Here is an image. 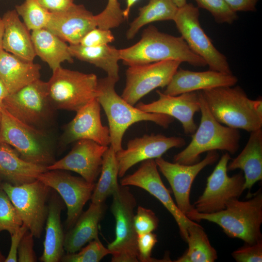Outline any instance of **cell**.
Here are the masks:
<instances>
[{"label": "cell", "mask_w": 262, "mask_h": 262, "mask_svg": "<svg viewBox=\"0 0 262 262\" xmlns=\"http://www.w3.org/2000/svg\"><path fill=\"white\" fill-rule=\"evenodd\" d=\"M211 113L229 127L248 132L262 128V100L248 98L239 86L200 91Z\"/></svg>", "instance_id": "6da1fadb"}, {"label": "cell", "mask_w": 262, "mask_h": 262, "mask_svg": "<svg viewBox=\"0 0 262 262\" xmlns=\"http://www.w3.org/2000/svg\"><path fill=\"white\" fill-rule=\"evenodd\" d=\"M119 51L120 60L129 66L167 60H178L195 66H207L181 36L161 32L153 25L143 31L138 42Z\"/></svg>", "instance_id": "7a4b0ae2"}, {"label": "cell", "mask_w": 262, "mask_h": 262, "mask_svg": "<svg viewBox=\"0 0 262 262\" xmlns=\"http://www.w3.org/2000/svg\"><path fill=\"white\" fill-rule=\"evenodd\" d=\"M117 82L108 76L98 79L96 96L107 117L110 146L115 152L122 148L124 133L133 124L140 121H151L167 128L174 121L170 116L147 113L133 107L116 92L115 87Z\"/></svg>", "instance_id": "3957f363"}, {"label": "cell", "mask_w": 262, "mask_h": 262, "mask_svg": "<svg viewBox=\"0 0 262 262\" xmlns=\"http://www.w3.org/2000/svg\"><path fill=\"white\" fill-rule=\"evenodd\" d=\"M187 217L195 222L205 220L220 226L229 237L239 238L246 244L262 240V194L259 189L254 196L246 201L238 198L229 201L226 208L212 213L193 212Z\"/></svg>", "instance_id": "277c9868"}, {"label": "cell", "mask_w": 262, "mask_h": 262, "mask_svg": "<svg viewBox=\"0 0 262 262\" xmlns=\"http://www.w3.org/2000/svg\"><path fill=\"white\" fill-rule=\"evenodd\" d=\"M198 93L201 115L199 125L191 135L189 145L174 156L175 163L192 164L199 161L200 156L204 152L220 150L234 154L239 148L241 134L239 130L217 121L209 110L200 91Z\"/></svg>", "instance_id": "5b68a950"}, {"label": "cell", "mask_w": 262, "mask_h": 262, "mask_svg": "<svg viewBox=\"0 0 262 262\" xmlns=\"http://www.w3.org/2000/svg\"><path fill=\"white\" fill-rule=\"evenodd\" d=\"M0 145L12 147L25 161L46 166L55 161L52 145L45 130L28 125L12 115L1 104Z\"/></svg>", "instance_id": "8992f818"}, {"label": "cell", "mask_w": 262, "mask_h": 262, "mask_svg": "<svg viewBox=\"0 0 262 262\" xmlns=\"http://www.w3.org/2000/svg\"><path fill=\"white\" fill-rule=\"evenodd\" d=\"M98 79L84 73L60 66L52 71L47 82L48 97L55 110L77 112L96 98Z\"/></svg>", "instance_id": "52a82bcc"}, {"label": "cell", "mask_w": 262, "mask_h": 262, "mask_svg": "<svg viewBox=\"0 0 262 262\" xmlns=\"http://www.w3.org/2000/svg\"><path fill=\"white\" fill-rule=\"evenodd\" d=\"M111 211L115 221V239L107 248L112 262H137V234L134 226L135 197L127 186L119 185L112 195Z\"/></svg>", "instance_id": "ba28073f"}, {"label": "cell", "mask_w": 262, "mask_h": 262, "mask_svg": "<svg viewBox=\"0 0 262 262\" xmlns=\"http://www.w3.org/2000/svg\"><path fill=\"white\" fill-rule=\"evenodd\" d=\"M1 105L22 122L42 130L51 121L55 110L48 97L47 82L40 79L8 95Z\"/></svg>", "instance_id": "9c48e42d"}, {"label": "cell", "mask_w": 262, "mask_h": 262, "mask_svg": "<svg viewBox=\"0 0 262 262\" xmlns=\"http://www.w3.org/2000/svg\"><path fill=\"white\" fill-rule=\"evenodd\" d=\"M1 188L16 209L23 224L36 238H39L46 221L47 202L51 188L39 180L15 185L4 182Z\"/></svg>", "instance_id": "30bf717a"}, {"label": "cell", "mask_w": 262, "mask_h": 262, "mask_svg": "<svg viewBox=\"0 0 262 262\" xmlns=\"http://www.w3.org/2000/svg\"><path fill=\"white\" fill-rule=\"evenodd\" d=\"M199 17L198 7L187 3L178 8L173 21L188 46L206 62L210 70L232 74L226 57L214 46L201 27Z\"/></svg>", "instance_id": "8fae6325"}, {"label": "cell", "mask_w": 262, "mask_h": 262, "mask_svg": "<svg viewBox=\"0 0 262 262\" xmlns=\"http://www.w3.org/2000/svg\"><path fill=\"white\" fill-rule=\"evenodd\" d=\"M231 159L229 153L224 154L207 178L204 192L193 205L197 212L212 213L222 211L229 201L239 198L245 190L242 172L231 177L228 175L227 165Z\"/></svg>", "instance_id": "7c38bea8"}, {"label": "cell", "mask_w": 262, "mask_h": 262, "mask_svg": "<svg viewBox=\"0 0 262 262\" xmlns=\"http://www.w3.org/2000/svg\"><path fill=\"white\" fill-rule=\"evenodd\" d=\"M181 63L167 60L129 66L126 72V84L121 97L134 105L155 88L166 87Z\"/></svg>", "instance_id": "4fadbf2b"}, {"label": "cell", "mask_w": 262, "mask_h": 262, "mask_svg": "<svg viewBox=\"0 0 262 262\" xmlns=\"http://www.w3.org/2000/svg\"><path fill=\"white\" fill-rule=\"evenodd\" d=\"M39 180L61 196L67 207L66 225L70 229L82 213L83 208L91 198L96 183L86 181L63 170H48L40 174Z\"/></svg>", "instance_id": "5bb4252c"}, {"label": "cell", "mask_w": 262, "mask_h": 262, "mask_svg": "<svg viewBox=\"0 0 262 262\" xmlns=\"http://www.w3.org/2000/svg\"><path fill=\"white\" fill-rule=\"evenodd\" d=\"M218 158L217 152L213 150L207 152L202 161L192 164L171 163L162 157L155 159L158 168L171 186L177 206L186 216L196 211L190 201L191 186L194 180L204 168L213 164Z\"/></svg>", "instance_id": "9a60e30c"}, {"label": "cell", "mask_w": 262, "mask_h": 262, "mask_svg": "<svg viewBox=\"0 0 262 262\" xmlns=\"http://www.w3.org/2000/svg\"><path fill=\"white\" fill-rule=\"evenodd\" d=\"M120 185L140 187L158 199L174 217L181 236L186 241L188 236L187 229L195 222L189 219L177 206L170 191L162 180L155 159L142 162L136 171L121 180Z\"/></svg>", "instance_id": "2e32d148"}, {"label": "cell", "mask_w": 262, "mask_h": 262, "mask_svg": "<svg viewBox=\"0 0 262 262\" xmlns=\"http://www.w3.org/2000/svg\"><path fill=\"white\" fill-rule=\"evenodd\" d=\"M182 137H167L161 134H145L130 140L125 149L116 152L118 176L123 177L128 170L136 164L149 159H155L172 148L185 146Z\"/></svg>", "instance_id": "e0dca14e"}, {"label": "cell", "mask_w": 262, "mask_h": 262, "mask_svg": "<svg viewBox=\"0 0 262 262\" xmlns=\"http://www.w3.org/2000/svg\"><path fill=\"white\" fill-rule=\"evenodd\" d=\"M108 147L91 140H78L66 156L47 168L73 171L86 181L95 183L101 171L103 156Z\"/></svg>", "instance_id": "ac0fdd59"}, {"label": "cell", "mask_w": 262, "mask_h": 262, "mask_svg": "<svg viewBox=\"0 0 262 262\" xmlns=\"http://www.w3.org/2000/svg\"><path fill=\"white\" fill-rule=\"evenodd\" d=\"M156 92L157 100L149 103L139 102L136 107L146 112L164 114L176 118L181 124L186 134H193L197 128L194 115L200 110L198 91L177 96L166 95L160 90Z\"/></svg>", "instance_id": "d6986e66"}, {"label": "cell", "mask_w": 262, "mask_h": 262, "mask_svg": "<svg viewBox=\"0 0 262 262\" xmlns=\"http://www.w3.org/2000/svg\"><path fill=\"white\" fill-rule=\"evenodd\" d=\"M100 106L95 98L76 112L65 127L61 138L64 145L82 139L91 140L105 146L110 144L109 128L101 122Z\"/></svg>", "instance_id": "ffe728a7"}, {"label": "cell", "mask_w": 262, "mask_h": 262, "mask_svg": "<svg viewBox=\"0 0 262 262\" xmlns=\"http://www.w3.org/2000/svg\"><path fill=\"white\" fill-rule=\"evenodd\" d=\"M96 27L95 15L84 5L74 3L64 11L50 13L46 28L69 45H76Z\"/></svg>", "instance_id": "44dd1931"}, {"label": "cell", "mask_w": 262, "mask_h": 262, "mask_svg": "<svg viewBox=\"0 0 262 262\" xmlns=\"http://www.w3.org/2000/svg\"><path fill=\"white\" fill-rule=\"evenodd\" d=\"M238 81L237 77L233 74L210 69L205 71H193L178 68L163 93L170 96H177L219 86H232Z\"/></svg>", "instance_id": "7402d4cb"}, {"label": "cell", "mask_w": 262, "mask_h": 262, "mask_svg": "<svg viewBox=\"0 0 262 262\" xmlns=\"http://www.w3.org/2000/svg\"><path fill=\"white\" fill-rule=\"evenodd\" d=\"M105 211L104 202H91L88 209L82 213L65 235L64 247L67 253L76 252L86 244L98 238V224Z\"/></svg>", "instance_id": "603a6c76"}, {"label": "cell", "mask_w": 262, "mask_h": 262, "mask_svg": "<svg viewBox=\"0 0 262 262\" xmlns=\"http://www.w3.org/2000/svg\"><path fill=\"white\" fill-rule=\"evenodd\" d=\"M41 66L23 60L2 49L0 51V78L8 95L40 79Z\"/></svg>", "instance_id": "cb8c5ba5"}, {"label": "cell", "mask_w": 262, "mask_h": 262, "mask_svg": "<svg viewBox=\"0 0 262 262\" xmlns=\"http://www.w3.org/2000/svg\"><path fill=\"white\" fill-rule=\"evenodd\" d=\"M2 18L4 26L3 49L23 60L33 62L36 54L31 34L15 9L7 11Z\"/></svg>", "instance_id": "d4e9b609"}, {"label": "cell", "mask_w": 262, "mask_h": 262, "mask_svg": "<svg viewBox=\"0 0 262 262\" xmlns=\"http://www.w3.org/2000/svg\"><path fill=\"white\" fill-rule=\"evenodd\" d=\"M229 164V163H228ZM241 169L244 173V189L250 191L262 179V129L250 132L248 141L241 153L227 165L228 171Z\"/></svg>", "instance_id": "484cf974"}, {"label": "cell", "mask_w": 262, "mask_h": 262, "mask_svg": "<svg viewBox=\"0 0 262 262\" xmlns=\"http://www.w3.org/2000/svg\"><path fill=\"white\" fill-rule=\"evenodd\" d=\"M47 166L27 162L9 145H0V177L18 185L33 181L47 171Z\"/></svg>", "instance_id": "4316f807"}, {"label": "cell", "mask_w": 262, "mask_h": 262, "mask_svg": "<svg viewBox=\"0 0 262 262\" xmlns=\"http://www.w3.org/2000/svg\"><path fill=\"white\" fill-rule=\"evenodd\" d=\"M62 210L59 199L55 196L52 197L48 205L43 252L39 258L42 262H60L64 255L65 234L61 221Z\"/></svg>", "instance_id": "83f0119b"}, {"label": "cell", "mask_w": 262, "mask_h": 262, "mask_svg": "<svg viewBox=\"0 0 262 262\" xmlns=\"http://www.w3.org/2000/svg\"><path fill=\"white\" fill-rule=\"evenodd\" d=\"M32 40L36 56L46 62L52 71L62 63L73 62L69 45L46 28L32 31Z\"/></svg>", "instance_id": "f1b7e54d"}, {"label": "cell", "mask_w": 262, "mask_h": 262, "mask_svg": "<svg viewBox=\"0 0 262 262\" xmlns=\"http://www.w3.org/2000/svg\"><path fill=\"white\" fill-rule=\"evenodd\" d=\"M69 49L73 57L94 65L103 69L107 76L118 81L120 59L119 51L108 45L98 47H86L81 44L69 45Z\"/></svg>", "instance_id": "f546056e"}, {"label": "cell", "mask_w": 262, "mask_h": 262, "mask_svg": "<svg viewBox=\"0 0 262 262\" xmlns=\"http://www.w3.org/2000/svg\"><path fill=\"white\" fill-rule=\"evenodd\" d=\"M178 7L172 0H149L139 9L138 16L132 21L126 33L128 39H132L139 30L152 22L173 20Z\"/></svg>", "instance_id": "4dcf8cb0"}, {"label": "cell", "mask_w": 262, "mask_h": 262, "mask_svg": "<svg viewBox=\"0 0 262 262\" xmlns=\"http://www.w3.org/2000/svg\"><path fill=\"white\" fill-rule=\"evenodd\" d=\"M186 240L188 248L176 262H214L217 259L216 250L209 241L203 228L196 222L187 229Z\"/></svg>", "instance_id": "1f68e13d"}, {"label": "cell", "mask_w": 262, "mask_h": 262, "mask_svg": "<svg viewBox=\"0 0 262 262\" xmlns=\"http://www.w3.org/2000/svg\"><path fill=\"white\" fill-rule=\"evenodd\" d=\"M118 166L116 152L109 147L103 156L100 176L91 196V202L100 203L105 202L118 189Z\"/></svg>", "instance_id": "d6a6232c"}, {"label": "cell", "mask_w": 262, "mask_h": 262, "mask_svg": "<svg viewBox=\"0 0 262 262\" xmlns=\"http://www.w3.org/2000/svg\"><path fill=\"white\" fill-rule=\"evenodd\" d=\"M15 9L29 31L46 28L50 16V12L37 0H24L21 4L16 5Z\"/></svg>", "instance_id": "836d02e7"}, {"label": "cell", "mask_w": 262, "mask_h": 262, "mask_svg": "<svg viewBox=\"0 0 262 262\" xmlns=\"http://www.w3.org/2000/svg\"><path fill=\"white\" fill-rule=\"evenodd\" d=\"M110 254L109 249L98 238L90 241L84 247L76 252L64 255L61 262H98Z\"/></svg>", "instance_id": "e575fe53"}, {"label": "cell", "mask_w": 262, "mask_h": 262, "mask_svg": "<svg viewBox=\"0 0 262 262\" xmlns=\"http://www.w3.org/2000/svg\"><path fill=\"white\" fill-rule=\"evenodd\" d=\"M23 225L15 206L4 191L0 189V232L7 231L10 235Z\"/></svg>", "instance_id": "d590c367"}, {"label": "cell", "mask_w": 262, "mask_h": 262, "mask_svg": "<svg viewBox=\"0 0 262 262\" xmlns=\"http://www.w3.org/2000/svg\"><path fill=\"white\" fill-rule=\"evenodd\" d=\"M95 17L97 27L108 30L118 27L125 20L118 0H108L105 9Z\"/></svg>", "instance_id": "8d00e7d4"}, {"label": "cell", "mask_w": 262, "mask_h": 262, "mask_svg": "<svg viewBox=\"0 0 262 262\" xmlns=\"http://www.w3.org/2000/svg\"><path fill=\"white\" fill-rule=\"evenodd\" d=\"M197 6L208 11L216 22L232 24L238 18L236 13L232 11L224 0H195Z\"/></svg>", "instance_id": "74e56055"}, {"label": "cell", "mask_w": 262, "mask_h": 262, "mask_svg": "<svg viewBox=\"0 0 262 262\" xmlns=\"http://www.w3.org/2000/svg\"><path fill=\"white\" fill-rule=\"evenodd\" d=\"M159 219L151 210L138 206L134 216V226L137 234L151 232L158 227Z\"/></svg>", "instance_id": "f35d334b"}, {"label": "cell", "mask_w": 262, "mask_h": 262, "mask_svg": "<svg viewBox=\"0 0 262 262\" xmlns=\"http://www.w3.org/2000/svg\"><path fill=\"white\" fill-rule=\"evenodd\" d=\"M157 242V235L152 232L138 235L137 248L138 261L141 262H163L151 257L152 249Z\"/></svg>", "instance_id": "ab89813d"}, {"label": "cell", "mask_w": 262, "mask_h": 262, "mask_svg": "<svg viewBox=\"0 0 262 262\" xmlns=\"http://www.w3.org/2000/svg\"><path fill=\"white\" fill-rule=\"evenodd\" d=\"M232 256L237 262H262V240L254 244H246L233 251Z\"/></svg>", "instance_id": "60d3db41"}, {"label": "cell", "mask_w": 262, "mask_h": 262, "mask_svg": "<svg viewBox=\"0 0 262 262\" xmlns=\"http://www.w3.org/2000/svg\"><path fill=\"white\" fill-rule=\"evenodd\" d=\"M114 40V36L110 30L96 27L86 34L80 44L86 47H98L108 45Z\"/></svg>", "instance_id": "b9f144b4"}, {"label": "cell", "mask_w": 262, "mask_h": 262, "mask_svg": "<svg viewBox=\"0 0 262 262\" xmlns=\"http://www.w3.org/2000/svg\"><path fill=\"white\" fill-rule=\"evenodd\" d=\"M33 235L28 230L23 236L17 249V262H34L36 257L33 249Z\"/></svg>", "instance_id": "7bdbcfd3"}, {"label": "cell", "mask_w": 262, "mask_h": 262, "mask_svg": "<svg viewBox=\"0 0 262 262\" xmlns=\"http://www.w3.org/2000/svg\"><path fill=\"white\" fill-rule=\"evenodd\" d=\"M28 230L27 227L24 224L16 231L11 234V243L8 254L5 262H17V249L21 238Z\"/></svg>", "instance_id": "ee69618b"}, {"label": "cell", "mask_w": 262, "mask_h": 262, "mask_svg": "<svg viewBox=\"0 0 262 262\" xmlns=\"http://www.w3.org/2000/svg\"><path fill=\"white\" fill-rule=\"evenodd\" d=\"M39 3L50 13L64 11L74 3V0H37Z\"/></svg>", "instance_id": "f6af8a7d"}, {"label": "cell", "mask_w": 262, "mask_h": 262, "mask_svg": "<svg viewBox=\"0 0 262 262\" xmlns=\"http://www.w3.org/2000/svg\"><path fill=\"white\" fill-rule=\"evenodd\" d=\"M260 0H224L229 8L235 13L237 12L255 11Z\"/></svg>", "instance_id": "bcb514c9"}, {"label": "cell", "mask_w": 262, "mask_h": 262, "mask_svg": "<svg viewBox=\"0 0 262 262\" xmlns=\"http://www.w3.org/2000/svg\"><path fill=\"white\" fill-rule=\"evenodd\" d=\"M138 0H127L126 7L123 10V16L125 19H128L131 8Z\"/></svg>", "instance_id": "7dc6e473"}, {"label": "cell", "mask_w": 262, "mask_h": 262, "mask_svg": "<svg viewBox=\"0 0 262 262\" xmlns=\"http://www.w3.org/2000/svg\"><path fill=\"white\" fill-rule=\"evenodd\" d=\"M8 95V93L6 87L0 78V105L1 104L3 100Z\"/></svg>", "instance_id": "c3c4849f"}, {"label": "cell", "mask_w": 262, "mask_h": 262, "mask_svg": "<svg viewBox=\"0 0 262 262\" xmlns=\"http://www.w3.org/2000/svg\"><path fill=\"white\" fill-rule=\"evenodd\" d=\"M4 31V23L2 17H0V51L3 49L2 39Z\"/></svg>", "instance_id": "681fc988"}, {"label": "cell", "mask_w": 262, "mask_h": 262, "mask_svg": "<svg viewBox=\"0 0 262 262\" xmlns=\"http://www.w3.org/2000/svg\"><path fill=\"white\" fill-rule=\"evenodd\" d=\"M176 6L179 8L187 3V0H172Z\"/></svg>", "instance_id": "f907efd6"}, {"label": "cell", "mask_w": 262, "mask_h": 262, "mask_svg": "<svg viewBox=\"0 0 262 262\" xmlns=\"http://www.w3.org/2000/svg\"><path fill=\"white\" fill-rule=\"evenodd\" d=\"M6 258L2 254L0 251V262H5Z\"/></svg>", "instance_id": "816d5d0a"}, {"label": "cell", "mask_w": 262, "mask_h": 262, "mask_svg": "<svg viewBox=\"0 0 262 262\" xmlns=\"http://www.w3.org/2000/svg\"><path fill=\"white\" fill-rule=\"evenodd\" d=\"M2 179L0 177V189L1 188Z\"/></svg>", "instance_id": "f5cc1de1"}, {"label": "cell", "mask_w": 262, "mask_h": 262, "mask_svg": "<svg viewBox=\"0 0 262 262\" xmlns=\"http://www.w3.org/2000/svg\"><path fill=\"white\" fill-rule=\"evenodd\" d=\"M1 112H0V125H1Z\"/></svg>", "instance_id": "db71d44e"}]
</instances>
